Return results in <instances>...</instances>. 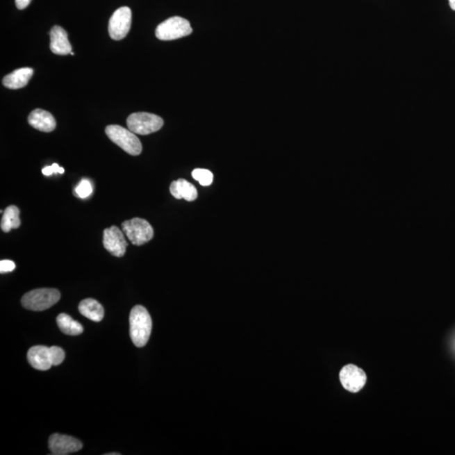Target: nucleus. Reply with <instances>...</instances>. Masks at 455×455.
Wrapping results in <instances>:
<instances>
[{
	"mask_svg": "<svg viewBox=\"0 0 455 455\" xmlns=\"http://www.w3.org/2000/svg\"><path fill=\"white\" fill-rule=\"evenodd\" d=\"M130 336L138 347L147 344L152 331V319L144 306H136L130 312Z\"/></svg>",
	"mask_w": 455,
	"mask_h": 455,
	"instance_id": "1",
	"label": "nucleus"
},
{
	"mask_svg": "<svg viewBox=\"0 0 455 455\" xmlns=\"http://www.w3.org/2000/svg\"><path fill=\"white\" fill-rule=\"evenodd\" d=\"M60 297V292L55 288H38L26 292L22 297V304L29 311H43L56 304Z\"/></svg>",
	"mask_w": 455,
	"mask_h": 455,
	"instance_id": "2",
	"label": "nucleus"
},
{
	"mask_svg": "<svg viewBox=\"0 0 455 455\" xmlns=\"http://www.w3.org/2000/svg\"><path fill=\"white\" fill-rule=\"evenodd\" d=\"M106 135L114 144L119 146L125 152L131 156H140L142 152V144L138 138L130 130L119 125H109L106 129Z\"/></svg>",
	"mask_w": 455,
	"mask_h": 455,
	"instance_id": "3",
	"label": "nucleus"
},
{
	"mask_svg": "<svg viewBox=\"0 0 455 455\" xmlns=\"http://www.w3.org/2000/svg\"><path fill=\"white\" fill-rule=\"evenodd\" d=\"M192 28L188 19L174 17L160 24L156 30V35L161 41L176 40L191 35Z\"/></svg>",
	"mask_w": 455,
	"mask_h": 455,
	"instance_id": "4",
	"label": "nucleus"
},
{
	"mask_svg": "<svg viewBox=\"0 0 455 455\" xmlns=\"http://www.w3.org/2000/svg\"><path fill=\"white\" fill-rule=\"evenodd\" d=\"M129 129L140 135H149L163 126L164 121L157 115L148 113H136L130 115L126 120Z\"/></svg>",
	"mask_w": 455,
	"mask_h": 455,
	"instance_id": "5",
	"label": "nucleus"
},
{
	"mask_svg": "<svg viewBox=\"0 0 455 455\" xmlns=\"http://www.w3.org/2000/svg\"><path fill=\"white\" fill-rule=\"evenodd\" d=\"M122 231L134 245L148 243L154 237V229L147 220L134 217L122 224Z\"/></svg>",
	"mask_w": 455,
	"mask_h": 455,
	"instance_id": "6",
	"label": "nucleus"
},
{
	"mask_svg": "<svg viewBox=\"0 0 455 455\" xmlns=\"http://www.w3.org/2000/svg\"><path fill=\"white\" fill-rule=\"evenodd\" d=\"M132 25V11L122 7L114 12L109 21L108 31L113 40L119 41L126 37Z\"/></svg>",
	"mask_w": 455,
	"mask_h": 455,
	"instance_id": "7",
	"label": "nucleus"
},
{
	"mask_svg": "<svg viewBox=\"0 0 455 455\" xmlns=\"http://www.w3.org/2000/svg\"><path fill=\"white\" fill-rule=\"evenodd\" d=\"M340 381L345 389L350 392L357 393L361 390L367 381L365 372L354 364H347L340 372Z\"/></svg>",
	"mask_w": 455,
	"mask_h": 455,
	"instance_id": "8",
	"label": "nucleus"
},
{
	"mask_svg": "<svg viewBox=\"0 0 455 455\" xmlns=\"http://www.w3.org/2000/svg\"><path fill=\"white\" fill-rule=\"evenodd\" d=\"M103 245L106 251L117 257L124 256L128 247L124 231L117 226L105 229L103 233Z\"/></svg>",
	"mask_w": 455,
	"mask_h": 455,
	"instance_id": "9",
	"label": "nucleus"
},
{
	"mask_svg": "<svg viewBox=\"0 0 455 455\" xmlns=\"http://www.w3.org/2000/svg\"><path fill=\"white\" fill-rule=\"evenodd\" d=\"M49 447L53 454L66 455L81 450L83 445L80 440L73 437L54 433L49 438Z\"/></svg>",
	"mask_w": 455,
	"mask_h": 455,
	"instance_id": "10",
	"label": "nucleus"
},
{
	"mask_svg": "<svg viewBox=\"0 0 455 455\" xmlns=\"http://www.w3.org/2000/svg\"><path fill=\"white\" fill-rule=\"evenodd\" d=\"M50 49L57 55H68L72 51L68 34L61 26H55L50 31Z\"/></svg>",
	"mask_w": 455,
	"mask_h": 455,
	"instance_id": "11",
	"label": "nucleus"
},
{
	"mask_svg": "<svg viewBox=\"0 0 455 455\" xmlns=\"http://www.w3.org/2000/svg\"><path fill=\"white\" fill-rule=\"evenodd\" d=\"M27 359L34 369L41 371H46L53 366L51 359L50 347L45 346H35L31 347Z\"/></svg>",
	"mask_w": 455,
	"mask_h": 455,
	"instance_id": "12",
	"label": "nucleus"
},
{
	"mask_svg": "<svg viewBox=\"0 0 455 455\" xmlns=\"http://www.w3.org/2000/svg\"><path fill=\"white\" fill-rule=\"evenodd\" d=\"M28 122L31 126L41 132L50 133L56 128V121L53 115L42 109H35L31 112Z\"/></svg>",
	"mask_w": 455,
	"mask_h": 455,
	"instance_id": "13",
	"label": "nucleus"
},
{
	"mask_svg": "<svg viewBox=\"0 0 455 455\" xmlns=\"http://www.w3.org/2000/svg\"><path fill=\"white\" fill-rule=\"evenodd\" d=\"M33 69L22 68L15 70L13 73L6 75L3 80V84L8 89L17 90L25 87L33 77Z\"/></svg>",
	"mask_w": 455,
	"mask_h": 455,
	"instance_id": "14",
	"label": "nucleus"
},
{
	"mask_svg": "<svg viewBox=\"0 0 455 455\" xmlns=\"http://www.w3.org/2000/svg\"><path fill=\"white\" fill-rule=\"evenodd\" d=\"M169 191L176 199H185V201H195L197 197V191L192 183L184 179H179L173 181L169 187Z\"/></svg>",
	"mask_w": 455,
	"mask_h": 455,
	"instance_id": "15",
	"label": "nucleus"
},
{
	"mask_svg": "<svg viewBox=\"0 0 455 455\" xmlns=\"http://www.w3.org/2000/svg\"><path fill=\"white\" fill-rule=\"evenodd\" d=\"M78 311L85 317L94 322H100L104 318V308L96 299H86L82 300L80 306H78Z\"/></svg>",
	"mask_w": 455,
	"mask_h": 455,
	"instance_id": "16",
	"label": "nucleus"
},
{
	"mask_svg": "<svg viewBox=\"0 0 455 455\" xmlns=\"http://www.w3.org/2000/svg\"><path fill=\"white\" fill-rule=\"evenodd\" d=\"M57 323L59 329L66 335L78 336L84 331V328H83L81 324L75 322L71 316L65 313L58 316Z\"/></svg>",
	"mask_w": 455,
	"mask_h": 455,
	"instance_id": "17",
	"label": "nucleus"
},
{
	"mask_svg": "<svg viewBox=\"0 0 455 455\" xmlns=\"http://www.w3.org/2000/svg\"><path fill=\"white\" fill-rule=\"evenodd\" d=\"M21 225L19 220V210L17 206H9L5 212L1 220V229L3 232L9 233L12 229H18Z\"/></svg>",
	"mask_w": 455,
	"mask_h": 455,
	"instance_id": "18",
	"label": "nucleus"
},
{
	"mask_svg": "<svg viewBox=\"0 0 455 455\" xmlns=\"http://www.w3.org/2000/svg\"><path fill=\"white\" fill-rule=\"evenodd\" d=\"M192 176L196 181H199L203 187H208L213 183V175L210 171L206 169H196L192 173Z\"/></svg>",
	"mask_w": 455,
	"mask_h": 455,
	"instance_id": "19",
	"label": "nucleus"
},
{
	"mask_svg": "<svg viewBox=\"0 0 455 455\" xmlns=\"http://www.w3.org/2000/svg\"><path fill=\"white\" fill-rule=\"evenodd\" d=\"M93 192L92 185L90 181L83 179L80 183L75 188V196L80 197V199H86Z\"/></svg>",
	"mask_w": 455,
	"mask_h": 455,
	"instance_id": "20",
	"label": "nucleus"
},
{
	"mask_svg": "<svg viewBox=\"0 0 455 455\" xmlns=\"http://www.w3.org/2000/svg\"><path fill=\"white\" fill-rule=\"evenodd\" d=\"M51 359L53 366H58L65 358V351L61 347L53 346L50 347Z\"/></svg>",
	"mask_w": 455,
	"mask_h": 455,
	"instance_id": "21",
	"label": "nucleus"
},
{
	"mask_svg": "<svg viewBox=\"0 0 455 455\" xmlns=\"http://www.w3.org/2000/svg\"><path fill=\"white\" fill-rule=\"evenodd\" d=\"M54 173L63 174L65 173V169L60 167L58 164H53L51 166H47L46 168L42 169L43 175L47 176H51Z\"/></svg>",
	"mask_w": 455,
	"mask_h": 455,
	"instance_id": "22",
	"label": "nucleus"
},
{
	"mask_svg": "<svg viewBox=\"0 0 455 455\" xmlns=\"http://www.w3.org/2000/svg\"><path fill=\"white\" fill-rule=\"evenodd\" d=\"M15 268V264L10 260H3L0 262V272L1 273L10 272L14 271Z\"/></svg>",
	"mask_w": 455,
	"mask_h": 455,
	"instance_id": "23",
	"label": "nucleus"
},
{
	"mask_svg": "<svg viewBox=\"0 0 455 455\" xmlns=\"http://www.w3.org/2000/svg\"><path fill=\"white\" fill-rule=\"evenodd\" d=\"M31 0H15V5L19 10L26 9L30 5Z\"/></svg>",
	"mask_w": 455,
	"mask_h": 455,
	"instance_id": "24",
	"label": "nucleus"
},
{
	"mask_svg": "<svg viewBox=\"0 0 455 455\" xmlns=\"http://www.w3.org/2000/svg\"><path fill=\"white\" fill-rule=\"evenodd\" d=\"M451 9L455 10V0H449Z\"/></svg>",
	"mask_w": 455,
	"mask_h": 455,
	"instance_id": "25",
	"label": "nucleus"
},
{
	"mask_svg": "<svg viewBox=\"0 0 455 455\" xmlns=\"http://www.w3.org/2000/svg\"><path fill=\"white\" fill-rule=\"evenodd\" d=\"M108 455H120V454H118V453H110V454H108Z\"/></svg>",
	"mask_w": 455,
	"mask_h": 455,
	"instance_id": "26",
	"label": "nucleus"
},
{
	"mask_svg": "<svg viewBox=\"0 0 455 455\" xmlns=\"http://www.w3.org/2000/svg\"><path fill=\"white\" fill-rule=\"evenodd\" d=\"M70 54L72 55V56H74V53H73V51H71V53H70Z\"/></svg>",
	"mask_w": 455,
	"mask_h": 455,
	"instance_id": "27",
	"label": "nucleus"
}]
</instances>
